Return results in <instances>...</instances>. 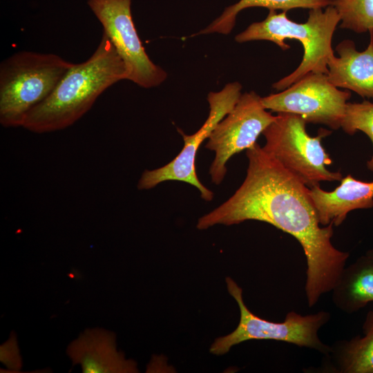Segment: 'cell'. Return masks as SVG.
<instances>
[{"mask_svg": "<svg viewBox=\"0 0 373 373\" xmlns=\"http://www.w3.org/2000/svg\"><path fill=\"white\" fill-rule=\"evenodd\" d=\"M246 155L249 164L242 184L224 203L200 218L196 227L202 230L252 220L293 236L305 256V291L312 307L332 290L350 254L333 245L334 224H321L307 186L258 144L247 149Z\"/></svg>", "mask_w": 373, "mask_h": 373, "instance_id": "cell-1", "label": "cell"}, {"mask_svg": "<svg viewBox=\"0 0 373 373\" xmlns=\"http://www.w3.org/2000/svg\"><path fill=\"white\" fill-rule=\"evenodd\" d=\"M128 70L106 35L85 61L73 64L51 94L26 115L22 127L36 133L65 129L84 115L97 99Z\"/></svg>", "mask_w": 373, "mask_h": 373, "instance_id": "cell-2", "label": "cell"}, {"mask_svg": "<svg viewBox=\"0 0 373 373\" xmlns=\"http://www.w3.org/2000/svg\"><path fill=\"white\" fill-rule=\"evenodd\" d=\"M286 11L277 13L269 10L262 21L251 23L245 30L236 36L235 40L244 43L255 40H267L277 44L282 50L290 48L285 39H296L303 45L304 55L298 68L273 84L277 90H283L309 73L328 74V62L334 55L332 48L334 32L340 16L333 6L310 9L305 23L291 21Z\"/></svg>", "mask_w": 373, "mask_h": 373, "instance_id": "cell-3", "label": "cell"}, {"mask_svg": "<svg viewBox=\"0 0 373 373\" xmlns=\"http://www.w3.org/2000/svg\"><path fill=\"white\" fill-rule=\"evenodd\" d=\"M52 53L19 51L0 64V124L22 126L28 113L44 101L73 66Z\"/></svg>", "mask_w": 373, "mask_h": 373, "instance_id": "cell-4", "label": "cell"}, {"mask_svg": "<svg viewBox=\"0 0 373 373\" xmlns=\"http://www.w3.org/2000/svg\"><path fill=\"white\" fill-rule=\"evenodd\" d=\"M307 123L298 115L278 113L262 133L266 140L262 149L310 188L321 182L341 181L340 172L327 169L332 160L321 144L331 131L321 128L317 136L312 137L307 133Z\"/></svg>", "mask_w": 373, "mask_h": 373, "instance_id": "cell-5", "label": "cell"}, {"mask_svg": "<svg viewBox=\"0 0 373 373\" xmlns=\"http://www.w3.org/2000/svg\"><path fill=\"white\" fill-rule=\"evenodd\" d=\"M229 293L237 302L240 309V321L231 334L217 338L210 347L214 355H223L236 345L249 340H274L294 344L316 350L326 355L330 345L324 343L318 333L327 323L331 314L325 311L302 315L289 312L280 323L258 317L249 311L242 298V289L230 277L226 278Z\"/></svg>", "mask_w": 373, "mask_h": 373, "instance_id": "cell-6", "label": "cell"}, {"mask_svg": "<svg viewBox=\"0 0 373 373\" xmlns=\"http://www.w3.org/2000/svg\"><path fill=\"white\" fill-rule=\"evenodd\" d=\"M132 0H87L128 70V79L151 88L160 86L167 77L160 66L146 54L135 27L131 14Z\"/></svg>", "mask_w": 373, "mask_h": 373, "instance_id": "cell-7", "label": "cell"}, {"mask_svg": "<svg viewBox=\"0 0 373 373\" xmlns=\"http://www.w3.org/2000/svg\"><path fill=\"white\" fill-rule=\"evenodd\" d=\"M242 86L238 82L227 84L218 92H210L207 97L210 111L200 128L192 135L182 133L184 146L169 163L153 170H146L139 180L140 190L151 189L165 181L189 183L200 193L206 201L213 198V193L205 187L196 173L195 159L202 142L208 139L217 124L233 108L241 96Z\"/></svg>", "mask_w": 373, "mask_h": 373, "instance_id": "cell-8", "label": "cell"}, {"mask_svg": "<svg viewBox=\"0 0 373 373\" xmlns=\"http://www.w3.org/2000/svg\"><path fill=\"white\" fill-rule=\"evenodd\" d=\"M351 93L341 90L327 75L309 73L280 93L261 97L266 109L301 116L307 122L341 126Z\"/></svg>", "mask_w": 373, "mask_h": 373, "instance_id": "cell-9", "label": "cell"}, {"mask_svg": "<svg viewBox=\"0 0 373 373\" xmlns=\"http://www.w3.org/2000/svg\"><path fill=\"white\" fill-rule=\"evenodd\" d=\"M276 118L254 91L241 95L233 108L217 124L205 145L215 152L209 174L220 184L227 173V162L235 154L256 143L259 135Z\"/></svg>", "mask_w": 373, "mask_h": 373, "instance_id": "cell-10", "label": "cell"}, {"mask_svg": "<svg viewBox=\"0 0 373 373\" xmlns=\"http://www.w3.org/2000/svg\"><path fill=\"white\" fill-rule=\"evenodd\" d=\"M66 353L84 373L138 372L135 361L117 350L115 334L104 329H86L68 345Z\"/></svg>", "mask_w": 373, "mask_h": 373, "instance_id": "cell-11", "label": "cell"}, {"mask_svg": "<svg viewBox=\"0 0 373 373\" xmlns=\"http://www.w3.org/2000/svg\"><path fill=\"white\" fill-rule=\"evenodd\" d=\"M309 194L321 225H341L347 214L356 209L373 207V181L363 182L351 175L343 178L334 190L326 191L314 186Z\"/></svg>", "mask_w": 373, "mask_h": 373, "instance_id": "cell-12", "label": "cell"}, {"mask_svg": "<svg viewBox=\"0 0 373 373\" xmlns=\"http://www.w3.org/2000/svg\"><path fill=\"white\" fill-rule=\"evenodd\" d=\"M370 35L363 51H358L353 41L340 42L336 47L339 57L333 55L329 60L327 76L336 87L373 99V32Z\"/></svg>", "mask_w": 373, "mask_h": 373, "instance_id": "cell-13", "label": "cell"}, {"mask_svg": "<svg viewBox=\"0 0 373 373\" xmlns=\"http://www.w3.org/2000/svg\"><path fill=\"white\" fill-rule=\"evenodd\" d=\"M362 328V336L338 341L330 345L318 372L373 373V309L367 313Z\"/></svg>", "mask_w": 373, "mask_h": 373, "instance_id": "cell-14", "label": "cell"}, {"mask_svg": "<svg viewBox=\"0 0 373 373\" xmlns=\"http://www.w3.org/2000/svg\"><path fill=\"white\" fill-rule=\"evenodd\" d=\"M331 291L334 305L347 314L373 302V260L365 254L345 267Z\"/></svg>", "mask_w": 373, "mask_h": 373, "instance_id": "cell-15", "label": "cell"}, {"mask_svg": "<svg viewBox=\"0 0 373 373\" xmlns=\"http://www.w3.org/2000/svg\"><path fill=\"white\" fill-rule=\"evenodd\" d=\"M332 2V0H240L227 7L218 18L195 35L214 32L229 34L235 26L238 12L248 8L262 7L287 12L294 8H324L331 6Z\"/></svg>", "mask_w": 373, "mask_h": 373, "instance_id": "cell-16", "label": "cell"}, {"mask_svg": "<svg viewBox=\"0 0 373 373\" xmlns=\"http://www.w3.org/2000/svg\"><path fill=\"white\" fill-rule=\"evenodd\" d=\"M342 28L357 33L373 32V0H332Z\"/></svg>", "mask_w": 373, "mask_h": 373, "instance_id": "cell-17", "label": "cell"}, {"mask_svg": "<svg viewBox=\"0 0 373 373\" xmlns=\"http://www.w3.org/2000/svg\"><path fill=\"white\" fill-rule=\"evenodd\" d=\"M341 127L349 135L362 131L368 136L373 145V103L367 100L347 102ZM367 166L373 171V153L367 162Z\"/></svg>", "mask_w": 373, "mask_h": 373, "instance_id": "cell-18", "label": "cell"}, {"mask_svg": "<svg viewBox=\"0 0 373 373\" xmlns=\"http://www.w3.org/2000/svg\"><path fill=\"white\" fill-rule=\"evenodd\" d=\"M0 361L11 372H19L22 360L17 336L12 333L10 338L0 347Z\"/></svg>", "mask_w": 373, "mask_h": 373, "instance_id": "cell-19", "label": "cell"}, {"mask_svg": "<svg viewBox=\"0 0 373 373\" xmlns=\"http://www.w3.org/2000/svg\"><path fill=\"white\" fill-rule=\"evenodd\" d=\"M365 255H366L367 257H369L371 260H373V248L369 249V250L366 252Z\"/></svg>", "mask_w": 373, "mask_h": 373, "instance_id": "cell-20", "label": "cell"}]
</instances>
